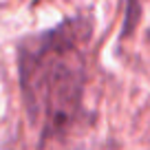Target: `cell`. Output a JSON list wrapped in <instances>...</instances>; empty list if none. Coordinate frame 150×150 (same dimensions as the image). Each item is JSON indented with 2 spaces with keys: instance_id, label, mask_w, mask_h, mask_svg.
Returning <instances> with one entry per match:
<instances>
[{
  "instance_id": "6da1fadb",
  "label": "cell",
  "mask_w": 150,
  "mask_h": 150,
  "mask_svg": "<svg viewBox=\"0 0 150 150\" xmlns=\"http://www.w3.org/2000/svg\"><path fill=\"white\" fill-rule=\"evenodd\" d=\"M93 33V16L75 13L16 44L22 108L42 144L64 139L82 122Z\"/></svg>"
},
{
  "instance_id": "7a4b0ae2",
  "label": "cell",
  "mask_w": 150,
  "mask_h": 150,
  "mask_svg": "<svg viewBox=\"0 0 150 150\" xmlns=\"http://www.w3.org/2000/svg\"><path fill=\"white\" fill-rule=\"evenodd\" d=\"M141 2L144 0H128L126 2V18H124V35L132 31V27L139 20V11H141Z\"/></svg>"
}]
</instances>
